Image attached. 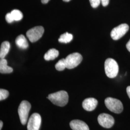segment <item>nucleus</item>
Instances as JSON below:
<instances>
[{
    "mask_svg": "<svg viewBox=\"0 0 130 130\" xmlns=\"http://www.w3.org/2000/svg\"><path fill=\"white\" fill-rule=\"evenodd\" d=\"M50 0H42V4H47L49 2Z\"/></svg>",
    "mask_w": 130,
    "mask_h": 130,
    "instance_id": "393cba45",
    "label": "nucleus"
},
{
    "mask_svg": "<svg viewBox=\"0 0 130 130\" xmlns=\"http://www.w3.org/2000/svg\"><path fill=\"white\" fill-rule=\"evenodd\" d=\"M126 48L127 50L130 52V39L129 42H128L126 44Z\"/></svg>",
    "mask_w": 130,
    "mask_h": 130,
    "instance_id": "b1692460",
    "label": "nucleus"
},
{
    "mask_svg": "<svg viewBox=\"0 0 130 130\" xmlns=\"http://www.w3.org/2000/svg\"><path fill=\"white\" fill-rule=\"evenodd\" d=\"M129 27L127 24H122L114 28L110 33L112 39L114 40H118L122 37L129 30Z\"/></svg>",
    "mask_w": 130,
    "mask_h": 130,
    "instance_id": "0eeeda50",
    "label": "nucleus"
},
{
    "mask_svg": "<svg viewBox=\"0 0 130 130\" xmlns=\"http://www.w3.org/2000/svg\"><path fill=\"white\" fill-rule=\"evenodd\" d=\"M105 104L107 108L111 112L119 114L123 109L122 103L120 100L115 98H107L105 100Z\"/></svg>",
    "mask_w": 130,
    "mask_h": 130,
    "instance_id": "7ed1b4c3",
    "label": "nucleus"
},
{
    "mask_svg": "<svg viewBox=\"0 0 130 130\" xmlns=\"http://www.w3.org/2000/svg\"><path fill=\"white\" fill-rule=\"evenodd\" d=\"M47 98L54 105L59 107L65 106L69 101V95L65 91H60L50 94Z\"/></svg>",
    "mask_w": 130,
    "mask_h": 130,
    "instance_id": "f257e3e1",
    "label": "nucleus"
},
{
    "mask_svg": "<svg viewBox=\"0 0 130 130\" xmlns=\"http://www.w3.org/2000/svg\"><path fill=\"white\" fill-rule=\"evenodd\" d=\"M44 31V28L42 26H37L29 29L26 33V35L30 42H34L42 37Z\"/></svg>",
    "mask_w": 130,
    "mask_h": 130,
    "instance_id": "423d86ee",
    "label": "nucleus"
},
{
    "mask_svg": "<svg viewBox=\"0 0 130 130\" xmlns=\"http://www.w3.org/2000/svg\"><path fill=\"white\" fill-rule=\"evenodd\" d=\"M3 126V122L2 121H0V130H2Z\"/></svg>",
    "mask_w": 130,
    "mask_h": 130,
    "instance_id": "a878e982",
    "label": "nucleus"
},
{
    "mask_svg": "<svg viewBox=\"0 0 130 130\" xmlns=\"http://www.w3.org/2000/svg\"><path fill=\"white\" fill-rule=\"evenodd\" d=\"M73 35L68 32L62 34L58 39V41L61 43H67L72 41Z\"/></svg>",
    "mask_w": 130,
    "mask_h": 130,
    "instance_id": "dca6fc26",
    "label": "nucleus"
},
{
    "mask_svg": "<svg viewBox=\"0 0 130 130\" xmlns=\"http://www.w3.org/2000/svg\"><path fill=\"white\" fill-rule=\"evenodd\" d=\"M11 14H12L14 21H20L23 18L22 13L19 10H13L11 11Z\"/></svg>",
    "mask_w": 130,
    "mask_h": 130,
    "instance_id": "f3484780",
    "label": "nucleus"
},
{
    "mask_svg": "<svg viewBox=\"0 0 130 130\" xmlns=\"http://www.w3.org/2000/svg\"><path fill=\"white\" fill-rule=\"evenodd\" d=\"M15 43L19 48L26 49L28 47V43L26 38L23 35H20L16 38Z\"/></svg>",
    "mask_w": 130,
    "mask_h": 130,
    "instance_id": "ddd939ff",
    "label": "nucleus"
},
{
    "mask_svg": "<svg viewBox=\"0 0 130 130\" xmlns=\"http://www.w3.org/2000/svg\"><path fill=\"white\" fill-rule=\"evenodd\" d=\"M59 55V52L56 49L52 48L49 50L44 56V58L47 61L53 60Z\"/></svg>",
    "mask_w": 130,
    "mask_h": 130,
    "instance_id": "4468645a",
    "label": "nucleus"
},
{
    "mask_svg": "<svg viewBox=\"0 0 130 130\" xmlns=\"http://www.w3.org/2000/svg\"><path fill=\"white\" fill-rule=\"evenodd\" d=\"M9 94V92L5 89H1L0 90V100L2 101L8 97Z\"/></svg>",
    "mask_w": 130,
    "mask_h": 130,
    "instance_id": "6ab92c4d",
    "label": "nucleus"
},
{
    "mask_svg": "<svg viewBox=\"0 0 130 130\" xmlns=\"http://www.w3.org/2000/svg\"><path fill=\"white\" fill-rule=\"evenodd\" d=\"M126 91H127V94H128V95L129 98H130V86L127 87V89H126Z\"/></svg>",
    "mask_w": 130,
    "mask_h": 130,
    "instance_id": "5701e85b",
    "label": "nucleus"
},
{
    "mask_svg": "<svg viewBox=\"0 0 130 130\" xmlns=\"http://www.w3.org/2000/svg\"><path fill=\"white\" fill-rule=\"evenodd\" d=\"M5 19L6 20V21L9 23H12L14 20V18L12 15V14H11V13H9L6 14L5 15Z\"/></svg>",
    "mask_w": 130,
    "mask_h": 130,
    "instance_id": "412c9836",
    "label": "nucleus"
},
{
    "mask_svg": "<svg viewBox=\"0 0 130 130\" xmlns=\"http://www.w3.org/2000/svg\"><path fill=\"white\" fill-rule=\"evenodd\" d=\"M91 5L93 8H97L99 5L101 1L100 0H89Z\"/></svg>",
    "mask_w": 130,
    "mask_h": 130,
    "instance_id": "aec40b11",
    "label": "nucleus"
},
{
    "mask_svg": "<svg viewBox=\"0 0 130 130\" xmlns=\"http://www.w3.org/2000/svg\"><path fill=\"white\" fill-rule=\"evenodd\" d=\"M13 69L7 65V60L5 58H2L0 60V72L2 74L11 73Z\"/></svg>",
    "mask_w": 130,
    "mask_h": 130,
    "instance_id": "f8f14e48",
    "label": "nucleus"
},
{
    "mask_svg": "<svg viewBox=\"0 0 130 130\" xmlns=\"http://www.w3.org/2000/svg\"><path fill=\"white\" fill-rule=\"evenodd\" d=\"M98 120L99 124L105 128H111L115 122L113 117L106 113L100 114L98 117Z\"/></svg>",
    "mask_w": 130,
    "mask_h": 130,
    "instance_id": "1a4fd4ad",
    "label": "nucleus"
},
{
    "mask_svg": "<svg viewBox=\"0 0 130 130\" xmlns=\"http://www.w3.org/2000/svg\"><path fill=\"white\" fill-rule=\"evenodd\" d=\"M63 1H64V2H70V1H71V0H63Z\"/></svg>",
    "mask_w": 130,
    "mask_h": 130,
    "instance_id": "bb28decb",
    "label": "nucleus"
},
{
    "mask_svg": "<svg viewBox=\"0 0 130 130\" xmlns=\"http://www.w3.org/2000/svg\"><path fill=\"white\" fill-rule=\"evenodd\" d=\"M56 70L58 71H62L67 68L65 59H62L59 61L55 65Z\"/></svg>",
    "mask_w": 130,
    "mask_h": 130,
    "instance_id": "a211bd4d",
    "label": "nucleus"
},
{
    "mask_svg": "<svg viewBox=\"0 0 130 130\" xmlns=\"http://www.w3.org/2000/svg\"><path fill=\"white\" fill-rule=\"evenodd\" d=\"M82 60V56L78 53L70 54L65 58L67 68L68 69H74L81 63Z\"/></svg>",
    "mask_w": 130,
    "mask_h": 130,
    "instance_id": "39448f33",
    "label": "nucleus"
},
{
    "mask_svg": "<svg viewBox=\"0 0 130 130\" xmlns=\"http://www.w3.org/2000/svg\"><path fill=\"white\" fill-rule=\"evenodd\" d=\"M31 108V105L27 101H22L18 109L19 116L21 123L23 125H25L28 121V113Z\"/></svg>",
    "mask_w": 130,
    "mask_h": 130,
    "instance_id": "20e7f679",
    "label": "nucleus"
},
{
    "mask_svg": "<svg viewBox=\"0 0 130 130\" xmlns=\"http://www.w3.org/2000/svg\"><path fill=\"white\" fill-rule=\"evenodd\" d=\"M101 3H102V5L104 6H107V5H108L109 0H100Z\"/></svg>",
    "mask_w": 130,
    "mask_h": 130,
    "instance_id": "4be33fe9",
    "label": "nucleus"
},
{
    "mask_svg": "<svg viewBox=\"0 0 130 130\" xmlns=\"http://www.w3.org/2000/svg\"><path fill=\"white\" fill-rule=\"evenodd\" d=\"M41 122L42 119L40 115L37 113H33L28 121V130H39Z\"/></svg>",
    "mask_w": 130,
    "mask_h": 130,
    "instance_id": "6e6552de",
    "label": "nucleus"
},
{
    "mask_svg": "<svg viewBox=\"0 0 130 130\" xmlns=\"http://www.w3.org/2000/svg\"><path fill=\"white\" fill-rule=\"evenodd\" d=\"M70 127L73 130H89L87 124L83 121L75 120L70 121Z\"/></svg>",
    "mask_w": 130,
    "mask_h": 130,
    "instance_id": "9b49d317",
    "label": "nucleus"
},
{
    "mask_svg": "<svg viewBox=\"0 0 130 130\" xmlns=\"http://www.w3.org/2000/svg\"><path fill=\"white\" fill-rule=\"evenodd\" d=\"M10 48V44L9 42L5 41L2 43L0 49V57L1 59L5 58L9 51Z\"/></svg>",
    "mask_w": 130,
    "mask_h": 130,
    "instance_id": "2eb2a0df",
    "label": "nucleus"
},
{
    "mask_svg": "<svg viewBox=\"0 0 130 130\" xmlns=\"http://www.w3.org/2000/svg\"><path fill=\"white\" fill-rule=\"evenodd\" d=\"M98 100L94 98H88L85 99L83 102V107L88 111H92L95 109L98 106Z\"/></svg>",
    "mask_w": 130,
    "mask_h": 130,
    "instance_id": "9d476101",
    "label": "nucleus"
},
{
    "mask_svg": "<svg viewBox=\"0 0 130 130\" xmlns=\"http://www.w3.org/2000/svg\"><path fill=\"white\" fill-rule=\"evenodd\" d=\"M105 70L108 78L116 77L119 72V66L117 62L112 58H107L105 62Z\"/></svg>",
    "mask_w": 130,
    "mask_h": 130,
    "instance_id": "f03ea898",
    "label": "nucleus"
}]
</instances>
